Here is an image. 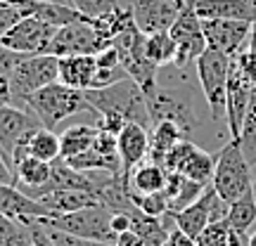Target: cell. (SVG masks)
Wrapping results in <instances>:
<instances>
[{"label":"cell","mask_w":256,"mask_h":246,"mask_svg":"<svg viewBox=\"0 0 256 246\" xmlns=\"http://www.w3.org/2000/svg\"><path fill=\"white\" fill-rule=\"evenodd\" d=\"M86 95H88L92 109H95L98 126L102 130H110V133L119 135L121 128L126 123H133V121L147 128L152 126L145 90L138 85L136 78H124V81L112 83L107 88L86 90Z\"/></svg>","instance_id":"6da1fadb"},{"label":"cell","mask_w":256,"mask_h":246,"mask_svg":"<svg viewBox=\"0 0 256 246\" xmlns=\"http://www.w3.org/2000/svg\"><path fill=\"white\" fill-rule=\"evenodd\" d=\"M26 109L34 111L36 119L46 128H52V130H55V126H60L64 119L76 116V114H83V111H90L92 116H95V109H92L86 90L69 88V85H64L62 81L50 83L46 88L36 90L34 95H28Z\"/></svg>","instance_id":"7a4b0ae2"},{"label":"cell","mask_w":256,"mask_h":246,"mask_svg":"<svg viewBox=\"0 0 256 246\" xmlns=\"http://www.w3.org/2000/svg\"><path fill=\"white\" fill-rule=\"evenodd\" d=\"M232 57L206 47L197 62H194V76L200 81L202 95L206 100V109L214 123H223L226 121V97H228V73Z\"/></svg>","instance_id":"3957f363"},{"label":"cell","mask_w":256,"mask_h":246,"mask_svg":"<svg viewBox=\"0 0 256 246\" xmlns=\"http://www.w3.org/2000/svg\"><path fill=\"white\" fill-rule=\"evenodd\" d=\"M211 185L216 187V192L228 204L238 201L240 197L252 192V185H254V180H252V164L247 161V156H244L238 140H230L218 149Z\"/></svg>","instance_id":"277c9868"},{"label":"cell","mask_w":256,"mask_h":246,"mask_svg":"<svg viewBox=\"0 0 256 246\" xmlns=\"http://www.w3.org/2000/svg\"><path fill=\"white\" fill-rule=\"evenodd\" d=\"M46 228L64 230L69 235L83 239H100V242H116V235L112 230V211L104 204L86 206V209L72 211V213H52L43 218H34Z\"/></svg>","instance_id":"5b68a950"},{"label":"cell","mask_w":256,"mask_h":246,"mask_svg":"<svg viewBox=\"0 0 256 246\" xmlns=\"http://www.w3.org/2000/svg\"><path fill=\"white\" fill-rule=\"evenodd\" d=\"M114 45V40L107 31H102L95 19L86 17L78 21H72L66 26L57 28L52 43L48 52L55 57H69V55H100L102 50Z\"/></svg>","instance_id":"8992f818"},{"label":"cell","mask_w":256,"mask_h":246,"mask_svg":"<svg viewBox=\"0 0 256 246\" xmlns=\"http://www.w3.org/2000/svg\"><path fill=\"white\" fill-rule=\"evenodd\" d=\"M8 78H10L14 104L26 107L28 95H34L36 90L46 88L50 83L60 81V57L50 55V52L24 55L22 62L12 69V73Z\"/></svg>","instance_id":"52a82bcc"},{"label":"cell","mask_w":256,"mask_h":246,"mask_svg":"<svg viewBox=\"0 0 256 246\" xmlns=\"http://www.w3.org/2000/svg\"><path fill=\"white\" fill-rule=\"evenodd\" d=\"M55 33V24H50V21L36 17V14H28V17L19 19L0 43L10 50H14V52H22V55H40V52H48Z\"/></svg>","instance_id":"ba28073f"},{"label":"cell","mask_w":256,"mask_h":246,"mask_svg":"<svg viewBox=\"0 0 256 246\" xmlns=\"http://www.w3.org/2000/svg\"><path fill=\"white\" fill-rule=\"evenodd\" d=\"M126 7L142 33L168 31L176 19L190 7V0H128Z\"/></svg>","instance_id":"9c48e42d"},{"label":"cell","mask_w":256,"mask_h":246,"mask_svg":"<svg viewBox=\"0 0 256 246\" xmlns=\"http://www.w3.org/2000/svg\"><path fill=\"white\" fill-rule=\"evenodd\" d=\"M166 171L180 173L190 180L211 185L214 180V168H216V156L204 152L200 145H194L192 140H183L166 154L164 159Z\"/></svg>","instance_id":"30bf717a"},{"label":"cell","mask_w":256,"mask_h":246,"mask_svg":"<svg viewBox=\"0 0 256 246\" xmlns=\"http://www.w3.org/2000/svg\"><path fill=\"white\" fill-rule=\"evenodd\" d=\"M168 33L176 40V66H188V64L197 62V57L209 47L206 38H204L202 19L197 17L192 5L176 19V24L168 28Z\"/></svg>","instance_id":"8fae6325"},{"label":"cell","mask_w":256,"mask_h":246,"mask_svg":"<svg viewBox=\"0 0 256 246\" xmlns=\"http://www.w3.org/2000/svg\"><path fill=\"white\" fill-rule=\"evenodd\" d=\"M206 45L235 57L247 45L252 33V21L244 19H202Z\"/></svg>","instance_id":"7c38bea8"},{"label":"cell","mask_w":256,"mask_h":246,"mask_svg":"<svg viewBox=\"0 0 256 246\" xmlns=\"http://www.w3.org/2000/svg\"><path fill=\"white\" fill-rule=\"evenodd\" d=\"M38 126H43V123L26 107H19V104L0 107V152L5 154L10 164H12V154H14V147L19 145V140L28 135L31 130H36Z\"/></svg>","instance_id":"4fadbf2b"},{"label":"cell","mask_w":256,"mask_h":246,"mask_svg":"<svg viewBox=\"0 0 256 246\" xmlns=\"http://www.w3.org/2000/svg\"><path fill=\"white\" fill-rule=\"evenodd\" d=\"M249 95H252V83L232 59L228 73V97H226V126H228L230 140H240V133L247 119Z\"/></svg>","instance_id":"5bb4252c"},{"label":"cell","mask_w":256,"mask_h":246,"mask_svg":"<svg viewBox=\"0 0 256 246\" xmlns=\"http://www.w3.org/2000/svg\"><path fill=\"white\" fill-rule=\"evenodd\" d=\"M26 156H36L43 161H55L62 156V142L52 128L38 126L36 130H31L28 135H24L19 140V145L14 147V154H12V168L26 159Z\"/></svg>","instance_id":"9a60e30c"},{"label":"cell","mask_w":256,"mask_h":246,"mask_svg":"<svg viewBox=\"0 0 256 246\" xmlns=\"http://www.w3.org/2000/svg\"><path fill=\"white\" fill-rule=\"evenodd\" d=\"M121 156V173L128 175L136 166L150 159V130L142 123H126L116 135Z\"/></svg>","instance_id":"2e32d148"},{"label":"cell","mask_w":256,"mask_h":246,"mask_svg":"<svg viewBox=\"0 0 256 246\" xmlns=\"http://www.w3.org/2000/svg\"><path fill=\"white\" fill-rule=\"evenodd\" d=\"M50 175H52V161H43L36 156H26L14 166V185L34 199L43 197Z\"/></svg>","instance_id":"e0dca14e"},{"label":"cell","mask_w":256,"mask_h":246,"mask_svg":"<svg viewBox=\"0 0 256 246\" xmlns=\"http://www.w3.org/2000/svg\"><path fill=\"white\" fill-rule=\"evenodd\" d=\"M0 213H5L10 218H43L48 216V209L38 199L28 197L26 192H22L17 185L0 183Z\"/></svg>","instance_id":"ac0fdd59"},{"label":"cell","mask_w":256,"mask_h":246,"mask_svg":"<svg viewBox=\"0 0 256 246\" xmlns=\"http://www.w3.org/2000/svg\"><path fill=\"white\" fill-rule=\"evenodd\" d=\"M98 73V55L60 57V81L76 90H90Z\"/></svg>","instance_id":"d6986e66"},{"label":"cell","mask_w":256,"mask_h":246,"mask_svg":"<svg viewBox=\"0 0 256 246\" xmlns=\"http://www.w3.org/2000/svg\"><path fill=\"white\" fill-rule=\"evenodd\" d=\"M128 180V192L133 194H152V192H164L166 183H168V171L164 164L156 161H142L140 166H136L128 175H124Z\"/></svg>","instance_id":"ffe728a7"},{"label":"cell","mask_w":256,"mask_h":246,"mask_svg":"<svg viewBox=\"0 0 256 246\" xmlns=\"http://www.w3.org/2000/svg\"><path fill=\"white\" fill-rule=\"evenodd\" d=\"M200 19H244L254 21L249 0H190Z\"/></svg>","instance_id":"44dd1931"},{"label":"cell","mask_w":256,"mask_h":246,"mask_svg":"<svg viewBox=\"0 0 256 246\" xmlns=\"http://www.w3.org/2000/svg\"><path fill=\"white\" fill-rule=\"evenodd\" d=\"M183 140H190V135L176 121H171V119L156 121L154 126H152V133H150V161L164 164L166 154L178 142H183Z\"/></svg>","instance_id":"7402d4cb"},{"label":"cell","mask_w":256,"mask_h":246,"mask_svg":"<svg viewBox=\"0 0 256 246\" xmlns=\"http://www.w3.org/2000/svg\"><path fill=\"white\" fill-rule=\"evenodd\" d=\"M38 201L48 209V216H52V213H72V211L86 209V206L102 204L98 199V194L86 190H52L48 192L46 197H40Z\"/></svg>","instance_id":"603a6c76"},{"label":"cell","mask_w":256,"mask_h":246,"mask_svg":"<svg viewBox=\"0 0 256 246\" xmlns=\"http://www.w3.org/2000/svg\"><path fill=\"white\" fill-rule=\"evenodd\" d=\"M52 190H86V192H92V194H95V183L90 180L88 173L76 171L64 156H60V159L52 161V175H50V183L46 185L43 197Z\"/></svg>","instance_id":"cb8c5ba5"},{"label":"cell","mask_w":256,"mask_h":246,"mask_svg":"<svg viewBox=\"0 0 256 246\" xmlns=\"http://www.w3.org/2000/svg\"><path fill=\"white\" fill-rule=\"evenodd\" d=\"M98 133H100V126H88V123H78V126L66 128L62 135H60L62 156L64 159H72V156H76V154L88 152V149L95 145Z\"/></svg>","instance_id":"d4e9b609"},{"label":"cell","mask_w":256,"mask_h":246,"mask_svg":"<svg viewBox=\"0 0 256 246\" xmlns=\"http://www.w3.org/2000/svg\"><path fill=\"white\" fill-rule=\"evenodd\" d=\"M124 78H130L128 71L124 69V64L119 59V52H116V47L112 45L107 50H102L100 55H98V73H95V81H92V88H107L112 83H119Z\"/></svg>","instance_id":"484cf974"},{"label":"cell","mask_w":256,"mask_h":246,"mask_svg":"<svg viewBox=\"0 0 256 246\" xmlns=\"http://www.w3.org/2000/svg\"><path fill=\"white\" fill-rule=\"evenodd\" d=\"M228 223L240 237H247L249 228H254V223H256V197H254V192H247L244 197H240L238 201L230 204Z\"/></svg>","instance_id":"4316f807"},{"label":"cell","mask_w":256,"mask_h":246,"mask_svg":"<svg viewBox=\"0 0 256 246\" xmlns=\"http://www.w3.org/2000/svg\"><path fill=\"white\" fill-rule=\"evenodd\" d=\"M145 52L150 62L154 66H168L176 62V40L171 38L168 31H159V33H147L145 38Z\"/></svg>","instance_id":"83f0119b"},{"label":"cell","mask_w":256,"mask_h":246,"mask_svg":"<svg viewBox=\"0 0 256 246\" xmlns=\"http://www.w3.org/2000/svg\"><path fill=\"white\" fill-rule=\"evenodd\" d=\"M230 239H232V228H230L228 218H226V220L209 223L197 235L194 242H197V246H230Z\"/></svg>","instance_id":"f1b7e54d"},{"label":"cell","mask_w":256,"mask_h":246,"mask_svg":"<svg viewBox=\"0 0 256 246\" xmlns=\"http://www.w3.org/2000/svg\"><path fill=\"white\" fill-rule=\"evenodd\" d=\"M209 185L204 183H197V180H190V178H185L183 175V183H180V187H178V192H176L174 197H171V201H168V211H183L188 209L192 201H197L204 194V190H206Z\"/></svg>","instance_id":"f546056e"},{"label":"cell","mask_w":256,"mask_h":246,"mask_svg":"<svg viewBox=\"0 0 256 246\" xmlns=\"http://www.w3.org/2000/svg\"><path fill=\"white\" fill-rule=\"evenodd\" d=\"M130 199L136 201V206L147 216L162 218L168 211V194L166 192H152V194H133Z\"/></svg>","instance_id":"4dcf8cb0"},{"label":"cell","mask_w":256,"mask_h":246,"mask_svg":"<svg viewBox=\"0 0 256 246\" xmlns=\"http://www.w3.org/2000/svg\"><path fill=\"white\" fill-rule=\"evenodd\" d=\"M119 5H121L119 0H74V7L90 19L107 17L112 12H116Z\"/></svg>","instance_id":"1f68e13d"},{"label":"cell","mask_w":256,"mask_h":246,"mask_svg":"<svg viewBox=\"0 0 256 246\" xmlns=\"http://www.w3.org/2000/svg\"><path fill=\"white\" fill-rule=\"evenodd\" d=\"M46 228V225H43ZM50 239L55 242L57 246H114L112 242H100V239H83L76 237V235H69L64 230H55V228H46Z\"/></svg>","instance_id":"d6a6232c"},{"label":"cell","mask_w":256,"mask_h":246,"mask_svg":"<svg viewBox=\"0 0 256 246\" xmlns=\"http://www.w3.org/2000/svg\"><path fill=\"white\" fill-rule=\"evenodd\" d=\"M24 17V12L19 7H14V5H8V2H2L0 5V40L10 33V28L17 24L19 19Z\"/></svg>","instance_id":"836d02e7"},{"label":"cell","mask_w":256,"mask_h":246,"mask_svg":"<svg viewBox=\"0 0 256 246\" xmlns=\"http://www.w3.org/2000/svg\"><path fill=\"white\" fill-rule=\"evenodd\" d=\"M22 57H24L22 52H14V50H10L0 43V76H10L12 69L22 62Z\"/></svg>","instance_id":"e575fe53"},{"label":"cell","mask_w":256,"mask_h":246,"mask_svg":"<svg viewBox=\"0 0 256 246\" xmlns=\"http://www.w3.org/2000/svg\"><path fill=\"white\" fill-rule=\"evenodd\" d=\"M22 223H26L28 228H31V235H34V246H57L52 239H50V235H48V230L40 225V223H36L34 218H24Z\"/></svg>","instance_id":"d590c367"},{"label":"cell","mask_w":256,"mask_h":246,"mask_svg":"<svg viewBox=\"0 0 256 246\" xmlns=\"http://www.w3.org/2000/svg\"><path fill=\"white\" fill-rule=\"evenodd\" d=\"M19 225H22V220L10 218V216H5V213H0V246H8V242L19 230Z\"/></svg>","instance_id":"8d00e7d4"},{"label":"cell","mask_w":256,"mask_h":246,"mask_svg":"<svg viewBox=\"0 0 256 246\" xmlns=\"http://www.w3.org/2000/svg\"><path fill=\"white\" fill-rule=\"evenodd\" d=\"M168 242H171L174 246H197L194 237H190L188 232H183V230L178 228V225L168 230Z\"/></svg>","instance_id":"74e56055"},{"label":"cell","mask_w":256,"mask_h":246,"mask_svg":"<svg viewBox=\"0 0 256 246\" xmlns=\"http://www.w3.org/2000/svg\"><path fill=\"white\" fill-rule=\"evenodd\" d=\"M114 246H147V242L140 235H138L136 230H128V232H121L116 235V242Z\"/></svg>","instance_id":"f35d334b"},{"label":"cell","mask_w":256,"mask_h":246,"mask_svg":"<svg viewBox=\"0 0 256 246\" xmlns=\"http://www.w3.org/2000/svg\"><path fill=\"white\" fill-rule=\"evenodd\" d=\"M112 230H114V235L133 230V218L128 213H112Z\"/></svg>","instance_id":"ab89813d"},{"label":"cell","mask_w":256,"mask_h":246,"mask_svg":"<svg viewBox=\"0 0 256 246\" xmlns=\"http://www.w3.org/2000/svg\"><path fill=\"white\" fill-rule=\"evenodd\" d=\"M0 183H12L14 185V168H12V164L5 159L2 152H0Z\"/></svg>","instance_id":"60d3db41"},{"label":"cell","mask_w":256,"mask_h":246,"mask_svg":"<svg viewBox=\"0 0 256 246\" xmlns=\"http://www.w3.org/2000/svg\"><path fill=\"white\" fill-rule=\"evenodd\" d=\"M2 104H14V97H12V88H10L8 76H0V107H2Z\"/></svg>","instance_id":"b9f144b4"},{"label":"cell","mask_w":256,"mask_h":246,"mask_svg":"<svg viewBox=\"0 0 256 246\" xmlns=\"http://www.w3.org/2000/svg\"><path fill=\"white\" fill-rule=\"evenodd\" d=\"M242 242H244V246H256V230L247 237H242Z\"/></svg>","instance_id":"7bdbcfd3"},{"label":"cell","mask_w":256,"mask_h":246,"mask_svg":"<svg viewBox=\"0 0 256 246\" xmlns=\"http://www.w3.org/2000/svg\"><path fill=\"white\" fill-rule=\"evenodd\" d=\"M230 246H244V242H242V237H240L238 232L232 230V239H230Z\"/></svg>","instance_id":"ee69618b"},{"label":"cell","mask_w":256,"mask_h":246,"mask_svg":"<svg viewBox=\"0 0 256 246\" xmlns=\"http://www.w3.org/2000/svg\"><path fill=\"white\" fill-rule=\"evenodd\" d=\"M40 2H57V5H72L74 7V0H40Z\"/></svg>","instance_id":"f6af8a7d"},{"label":"cell","mask_w":256,"mask_h":246,"mask_svg":"<svg viewBox=\"0 0 256 246\" xmlns=\"http://www.w3.org/2000/svg\"><path fill=\"white\" fill-rule=\"evenodd\" d=\"M252 192H254V197H256V180H254V185H252Z\"/></svg>","instance_id":"bcb514c9"},{"label":"cell","mask_w":256,"mask_h":246,"mask_svg":"<svg viewBox=\"0 0 256 246\" xmlns=\"http://www.w3.org/2000/svg\"><path fill=\"white\" fill-rule=\"evenodd\" d=\"M162 246H174V244H171V242H168V239H166V242H164V244H162Z\"/></svg>","instance_id":"7dc6e473"},{"label":"cell","mask_w":256,"mask_h":246,"mask_svg":"<svg viewBox=\"0 0 256 246\" xmlns=\"http://www.w3.org/2000/svg\"><path fill=\"white\" fill-rule=\"evenodd\" d=\"M0 5H2V0H0Z\"/></svg>","instance_id":"c3c4849f"}]
</instances>
